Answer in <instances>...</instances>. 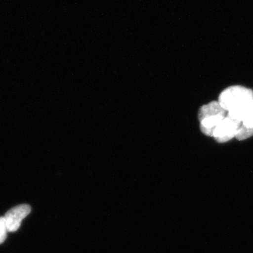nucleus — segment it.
<instances>
[{"instance_id": "1", "label": "nucleus", "mask_w": 253, "mask_h": 253, "mask_svg": "<svg viewBox=\"0 0 253 253\" xmlns=\"http://www.w3.org/2000/svg\"><path fill=\"white\" fill-rule=\"evenodd\" d=\"M218 102L228 112V116L242 123L253 105V91L242 86H229L219 95Z\"/></svg>"}, {"instance_id": "2", "label": "nucleus", "mask_w": 253, "mask_h": 253, "mask_svg": "<svg viewBox=\"0 0 253 253\" xmlns=\"http://www.w3.org/2000/svg\"><path fill=\"white\" fill-rule=\"evenodd\" d=\"M226 111L218 101L204 105L199 110V119L201 131L206 135L212 136L214 129L226 118Z\"/></svg>"}, {"instance_id": "3", "label": "nucleus", "mask_w": 253, "mask_h": 253, "mask_svg": "<svg viewBox=\"0 0 253 253\" xmlns=\"http://www.w3.org/2000/svg\"><path fill=\"white\" fill-rule=\"evenodd\" d=\"M241 123L233 119L226 115L219 126L214 129L213 137L219 143H224L236 137Z\"/></svg>"}, {"instance_id": "4", "label": "nucleus", "mask_w": 253, "mask_h": 253, "mask_svg": "<svg viewBox=\"0 0 253 253\" xmlns=\"http://www.w3.org/2000/svg\"><path fill=\"white\" fill-rule=\"evenodd\" d=\"M31 212L29 205L22 204L11 208L4 216L6 229L10 232L17 231L21 226V221Z\"/></svg>"}, {"instance_id": "5", "label": "nucleus", "mask_w": 253, "mask_h": 253, "mask_svg": "<svg viewBox=\"0 0 253 253\" xmlns=\"http://www.w3.org/2000/svg\"><path fill=\"white\" fill-rule=\"evenodd\" d=\"M253 136V105L243 119L236 139L245 140Z\"/></svg>"}, {"instance_id": "6", "label": "nucleus", "mask_w": 253, "mask_h": 253, "mask_svg": "<svg viewBox=\"0 0 253 253\" xmlns=\"http://www.w3.org/2000/svg\"><path fill=\"white\" fill-rule=\"evenodd\" d=\"M7 231L4 217H0V244H2L6 239Z\"/></svg>"}]
</instances>
